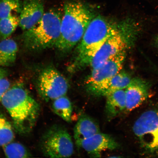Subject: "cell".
<instances>
[{
    "label": "cell",
    "mask_w": 158,
    "mask_h": 158,
    "mask_svg": "<svg viewBox=\"0 0 158 158\" xmlns=\"http://www.w3.org/2000/svg\"><path fill=\"white\" fill-rule=\"evenodd\" d=\"M44 13V4L41 0H24L20 14L19 26L24 31L32 28Z\"/></svg>",
    "instance_id": "11"
},
{
    "label": "cell",
    "mask_w": 158,
    "mask_h": 158,
    "mask_svg": "<svg viewBox=\"0 0 158 158\" xmlns=\"http://www.w3.org/2000/svg\"><path fill=\"white\" fill-rule=\"evenodd\" d=\"M133 131L143 153L158 157V109L143 112L134 124Z\"/></svg>",
    "instance_id": "6"
},
{
    "label": "cell",
    "mask_w": 158,
    "mask_h": 158,
    "mask_svg": "<svg viewBox=\"0 0 158 158\" xmlns=\"http://www.w3.org/2000/svg\"><path fill=\"white\" fill-rule=\"evenodd\" d=\"M118 143L112 136L101 132L85 139L80 147L94 157H100L102 152L117 149Z\"/></svg>",
    "instance_id": "12"
},
{
    "label": "cell",
    "mask_w": 158,
    "mask_h": 158,
    "mask_svg": "<svg viewBox=\"0 0 158 158\" xmlns=\"http://www.w3.org/2000/svg\"><path fill=\"white\" fill-rule=\"evenodd\" d=\"M154 42L155 47L158 49V35L155 37Z\"/></svg>",
    "instance_id": "25"
},
{
    "label": "cell",
    "mask_w": 158,
    "mask_h": 158,
    "mask_svg": "<svg viewBox=\"0 0 158 158\" xmlns=\"http://www.w3.org/2000/svg\"><path fill=\"white\" fill-rule=\"evenodd\" d=\"M37 86L39 94L46 101L66 95L69 88L67 79L52 67L41 71L37 78Z\"/></svg>",
    "instance_id": "8"
},
{
    "label": "cell",
    "mask_w": 158,
    "mask_h": 158,
    "mask_svg": "<svg viewBox=\"0 0 158 158\" xmlns=\"http://www.w3.org/2000/svg\"><path fill=\"white\" fill-rule=\"evenodd\" d=\"M118 23L101 15L95 16L77 46L74 62L68 70L73 73L88 66L93 56L115 31Z\"/></svg>",
    "instance_id": "3"
},
{
    "label": "cell",
    "mask_w": 158,
    "mask_h": 158,
    "mask_svg": "<svg viewBox=\"0 0 158 158\" xmlns=\"http://www.w3.org/2000/svg\"><path fill=\"white\" fill-rule=\"evenodd\" d=\"M100 132L99 126L95 120L88 116H82L74 130V139L77 145L80 147L84 140Z\"/></svg>",
    "instance_id": "14"
},
{
    "label": "cell",
    "mask_w": 158,
    "mask_h": 158,
    "mask_svg": "<svg viewBox=\"0 0 158 158\" xmlns=\"http://www.w3.org/2000/svg\"><path fill=\"white\" fill-rule=\"evenodd\" d=\"M150 84L143 79L132 78L125 90L126 111L130 112L143 103L149 95Z\"/></svg>",
    "instance_id": "10"
},
{
    "label": "cell",
    "mask_w": 158,
    "mask_h": 158,
    "mask_svg": "<svg viewBox=\"0 0 158 158\" xmlns=\"http://www.w3.org/2000/svg\"><path fill=\"white\" fill-rule=\"evenodd\" d=\"M64 10L60 36L55 47L66 52L78 44L95 15L87 6L79 1L66 2Z\"/></svg>",
    "instance_id": "2"
},
{
    "label": "cell",
    "mask_w": 158,
    "mask_h": 158,
    "mask_svg": "<svg viewBox=\"0 0 158 158\" xmlns=\"http://www.w3.org/2000/svg\"><path fill=\"white\" fill-rule=\"evenodd\" d=\"M106 112L109 119L110 120L126 110L125 90L115 91L106 96Z\"/></svg>",
    "instance_id": "15"
},
{
    "label": "cell",
    "mask_w": 158,
    "mask_h": 158,
    "mask_svg": "<svg viewBox=\"0 0 158 158\" xmlns=\"http://www.w3.org/2000/svg\"><path fill=\"white\" fill-rule=\"evenodd\" d=\"M53 111L64 121L70 122L73 111L72 103L65 96L60 97L53 101Z\"/></svg>",
    "instance_id": "17"
},
{
    "label": "cell",
    "mask_w": 158,
    "mask_h": 158,
    "mask_svg": "<svg viewBox=\"0 0 158 158\" xmlns=\"http://www.w3.org/2000/svg\"><path fill=\"white\" fill-rule=\"evenodd\" d=\"M18 46L12 39H7L0 42V67L12 66L16 60Z\"/></svg>",
    "instance_id": "16"
},
{
    "label": "cell",
    "mask_w": 158,
    "mask_h": 158,
    "mask_svg": "<svg viewBox=\"0 0 158 158\" xmlns=\"http://www.w3.org/2000/svg\"><path fill=\"white\" fill-rule=\"evenodd\" d=\"M14 138L11 124L6 118L0 116V148L11 143Z\"/></svg>",
    "instance_id": "20"
},
{
    "label": "cell",
    "mask_w": 158,
    "mask_h": 158,
    "mask_svg": "<svg viewBox=\"0 0 158 158\" xmlns=\"http://www.w3.org/2000/svg\"><path fill=\"white\" fill-rule=\"evenodd\" d=\"M8 74V71L7 69L0 67V79L6 78Z\"/></svg>",
    "instance_id": "23"
},
{
    "label": "cell",
    "mask_w": 158,
    "mask_h": 158,
    "mask_svg": "<svg viewBox=\"0 0 158 158\" xmlns=\"http://www.w3.org/2000/svg\"><path fill=\"white\" fill-rule=\"evenodd\" d=\"M126 52L122 51L92 68L91 72L86 81V90L106 81L120 72L126 58Z\"/></svg>",
    "instance_id": "9"
},
{
    "label": "cell",
    "mask_w": 158,
    "mask_h": 158,
    "mask_svg": "<svg viewBox=\"0 0 158 158\" xmlns=\"http://www.w3.org/2000/svg\"><path fill=\"white\" fill-rule=\"evenodd\" d=\"M148 61H149L150 64H151L152 68H153L154 71H155V72L158 74V68H157V67L156 66L155 64H153V63L152 62V61L150 60L149 59L148 60Z\"/></svg>",
    "instance_id": "24"
},
{
    "label": "cell",
    "mask_w": 158,
    "mask_h": 158,
    "mask_svg": "<svg viewBox=\"0 0 158 158\" xmlns=\"http://www.w3.org/2000/svg\"><path fill=\"white\" fill-rule=\"evenodd\" d=\"M132 79L128 73L121 71L111 78L87 91L94 96L106 97L115 91L125 89Z\"/></svg>",
    "instance_id": "13"
},
{
    "label": "cell",
    "mask_w": 158,
    "mask_h": 158,
    "mask_svg": "<svg viewBox=\"0 0 158 158\" xmlns=\"http://www.w3.org/2000/svg\"><path fill=\"white\" fill-rule=\"evenodd\" d=\"M19 21L17 15L0 19V40L7 39L12 34L19 25Z\"/></svg>",
    "instance_id": "18"
},
{
    "label": "cell",
    "mask_w": 158,
    "mask_h": 158,
    "mask_svg": "<svg viewBox=\"0 0 158 158\" xmlns=\"http://www.w3.org/2000/svg\"><path fill=\"white\" fill-rule=\"evenodd\" d=\"M23 5L21 0H0V19L20 14Z\"/></svg>",
    "instance_id": "19"
},
{
    "label": "cell",
    "mask_w": 158,
    "mask_h": 158,
    "mask_svg": "<svg viewBox=\"0 0 158 158\" xmlns=\"http://www.w3.org/2000/svg\"><path fill=\"white\" fill-rule=\"evenodd\" d=\"M1 102L11 116L16 131L26 134L32 130L38 118L40 107L23 84H17L10 87Z\"/></svg>",
    "instance_id": "1"
},
{
    "label": "cell",
    "mask_w": 158,
    "mask_h": 158,
    "mask_svg": "<svg viewBox=\"0 0 158 158\" xmlns=\"http://www.w3.org/2000/svg\"><path fill=\"white\" fill-rule=\"evenodd\" d=\"M10 84L6 78L0 79V101L8 90L10 88Z\"/></svg>",
    "instance_id": "22"
},
{
    "label": "cell",
    "mask_w": 158,
    "mask_h": 158,
    "mask_svg": "<svg viewBox=\"0 0 158 158\" xmlns=\"http://www.w3.org/2000/svg\"><path fill=\"white\" fill-rule=\"evenodd\" d=\"M62 19L58 10L52 9L44 13L36 25L23 32L22 39L25 48L38 52L55 46L60 36Z\"/></svg>",
    "instance_id": "5"
},
{
    "label": "cell",
    "mask_w": 158,
    "mask_h": 158,
    "mask_svg": "<svg viewBox=\"0 0 158 158\" xmlns=\"http://www.w3.org/2000/svg\"><path fill=\"white\" fill-rule=\"evenodd\" d=\"M6 157L8 158H22L29 157V154L24 146L17 143H10L3 147Z\"/></svg>",
    "instance_id": "21"
},
{
    "label": "cell",
    "mask_w": 158,
    "mask_h": 158,
    "mask_svg": "<svg viewBox=\"0 0 158 158\" xmlns=\"http://www.w3.org/2000/svg\"><path fill=\"white\" fill-rule=\"evenodd\" d=\"M141 31V26L130 18L118 23L115 31L93 56L88 66L93 68L118 53L127 51L135 44Z\"/></svg>",
    "instance_id": "4"
},
{
    "label": "cell",
    "mask_w": 158,
    "mask_h": 158,
    "mask_svg": "<svg viewBox=\"0 0 158 158\" xmlns=\"http://www.w3.org/2000/svg\"><path fill=\"white\" fill-rule=\"evenodd\" d=\"M42 149L44 155L50 158H68L74 152L72 137L64 127L53 126L44 136Z\"/></svg>",
    "instance_id": "7"
}]
</instances>
